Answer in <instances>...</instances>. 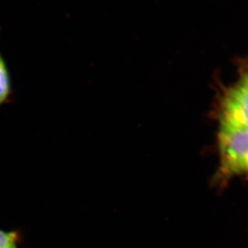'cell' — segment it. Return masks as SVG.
<instances>
[{
  "mask_svg": "<svg viewBox=\"0 0 248 248\" xmlns=\"http://www.w3.org/2000/svg\"><path fill=\"white\" fill-rule=\"evenodd\" d=\"M222 121L248 128V77L227 96Z\"/></svg>",
  "mask_w": 248,
  "mask_h": 248,
  "instance_id": "cell-2",
  "label": "cell"
},
{
  "mask_svg": "<svg viewBox=\"0 0 248 248\" xmlns=\"http://www.w3.org/2000/svg\"><path fill=\"white\" fill-rule=\"evenodd\" d=\"M12 93L9 69L0 51V105L7 102Z\"/></svg>",
  "mask_w": 248,
  "mask_h": 248,
  "instance_id": "cell-3",
  "label": "cell"
},
{
  "mask_svg": "<svg viewBox=\"0 0 248 248\" xmlns=\"http://www.w3.org/2000/svg\"><path fill=\"white\" fill-rule=\"evenodd\" d=\"M222 170L248 173V128L222 121L219 135Z\"/></svg>",
  "mask_w": 248,
  "mask_h": 248,
  "instance_id": "cell-1",
  "label": "cell"
},
{
  "mask_svg": "<svg viewBox=\"0 0 248 248\" xmlns=\"http://www.w3.org/2000/svg\"><path fill=\"white\" fill-rule=\"evenodd\" d=\"M19 235L16 232L0 229V248H18Z\"/></svg>",
  "mask_w": 248,
  "mask_h": 248,
  "instance_id": "cell-4",
  "label": "cell"
}]
</instances>
